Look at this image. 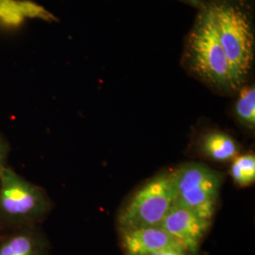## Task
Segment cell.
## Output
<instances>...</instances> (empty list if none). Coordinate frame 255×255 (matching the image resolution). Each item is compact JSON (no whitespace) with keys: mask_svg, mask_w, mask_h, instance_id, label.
<instances>
[{"mask_svg":"<svg viewBox=\"0 0 255 255\" xmlns=\"http://www.w3.org/2000/svg\"><path fill=\"white\" fill-rule=\"evenodd\" d=\"M173 172L176 203L212 221L219 204L222 174L199 163L182 164Z\"/></svg>","mask_w":255,"mask_h":255,"instance_id":"5","label":"cell"},{"mask_svg":"<svg viewBox=\"0 0 255 255\" xmlns=\"http://www.w3.org/2000/svg\"><path fill=\"white\" fill-rule=\"evenodd\" d=\"M212 221L202 219L190 210L174 205L165 216L161 226L183 248L198 255Z\"/></svg>","mask_w":255,"mask_h":255,"instance_id":"6","label":"cell"},{"mask_svg":"<svg viewBox=\"0 0 255 255\" xmlns=\"http://www.w3.org/2000/svg\"><path fill=\"white\" fill-rule=\"evenodd\" d=\"M219 40L228 59L237 89L251 72L255 60V35L246 10L228 1L213 5Z\"/></svg>","mask_w":255,"mask_h":255,"instance_id":"3","label":"cell"},{"mask_svg":"<svg viewBox=\"0 0 255 255\" xmlns=\"http://www.w3.org/2000/svg\"><path fill=\"white\" fill-rule=\"evenodd\" d=\"M176 204L173 171L158 174L134 192L119 210L118 228L161 226L167 213Z\"/></svg>","mask_w":255,"mask_h":255,"instance_id":"4","label":"cell"},{"mask_svg":"<svg viewBox=\"0 0 255 255\" xmlns=\"http://www.w3.org/2000/svg\"><path fill=\"white\" fill-rule=\"evenodd\" d=\"M9 150L10 147L8 140L0 133V171L6 166Z\"/></svg>","mask_w":255,"mask_h":255,"instance_id":"12","label":"cell"},{"mask_svg":"<svg viewBox=\"0 0 255 255\" xmlns=\"http://www.w3.org/2000/svg\"><path fill=\"white\" fill-rule=\"evenodd\" d=\"M4 231H5V230L2 228V226H1V224H0V234H1V233H3Z\"/></svg>","mask_w":255,"mask_h":255,"instance_id":"15","label":"cell"},{"mask_svg":"<svg viewBox=\"0 0 255 255\" xmlns=\"http://www.w3.org/2000/svg\"><path fill=\"white\" fill-rule=\"evenodd\" d=\"M237 119L250 130L255 128V88L247 85L241 88L235 106Z\"/></svg>","mask_w":255,"mask_h":255,"instance_id":"10","label":"cell"},{"mask_svg":"<svg viewBox=\"0 0 255 255\" xmlns=\"http://www.w3.org/2000/svg\"><path fill=\"white\" fill-rule=\"evenodd\" d=\"M231 176L241 187L252 185L255 181V156L250 152L237 155L232 161Z\"/></svg>","mask_w":255,"mask_h":255,"instance_id":"11","label":"cell"},{"mask_svg":"<svg viewBox=\"0 0 255 255\" xmlns=\"http://www.w3.org/2000/svg\"><path fill=\"white\" fill-rule=\"evenodd\" d=\"M49 242L35 226L9 229L0 234V255H48Z\"/></svg>","mask_w":255,"mask_h":255,"instance_id":"8","label":"cell"},{"mask_svg":"<svg viewBox=\"0 0 255 255\" xmlns=\"http://www.w3.org/2000/svg\"><path fill=\"white\" fill-rule=\"evenodd\" d=\"M185 60L192 72L213 88L237 90L228 59L219 40L213 6L203 9L188 37Z\"/></svg>","mask_w":255,"mask_h":255,"instance_id":"1","label":"cell"},{"mask_svg":"<svg viewBox=\"0 0 255 255\" xmlns=\"http://www.w3.org/2000/svg\"><path fill=\"white\" fill-rule=\"evenodd\" d=\"M199 146L200 152L204 157L219 163L232 162L239 153L236 140L221 130H210L204 133Z\"/></svg>","mask_w":255,"mask_h":255,"instance_id":"9","label":"cell"},{"mask_svg":"<svg viewBox=\"0 0 255 255\" xmlns=\"http://www.w3.org/2000/svg\"><path fill=\"white\" fill-rule=\"evenodd\" d=\"M149 255H195L190 253L188 250L185 248L177 245V246L169 247L164 250H161L159 252H156L154 254H151Z\"/></svg>","mask_w":255,"mask_h":255,"instance_id":"13","label":"cell"},{"mask_svg":"<svg viewBox=\"0 0 255 255\" xmlns=\"http://www.w3.org/2000/svg\"><path fill=\"white\" fill-rule=\"evenodd\" d=\"M186 1H188L189 3H191V4H193V5H199L200 4V1L201 0H186Z\"/></svg>","mask_w":255,"mask_h":255,"instance_id":"14","label":"cell"},{"mask_svg":"<svg viewBox=\"0 0 255 255\" xmlns=\"http://www.w3.org/2000/svg\"><path fill=\"white\" fill-rule=\"evenodd\" d=\"M51 208L52 202L45 189L7 165L0 171V224L5 231L35 226Z\"/></svg>","mask_w":255,"mask_h":255,"instance_id":"2","label":"cell"},{"mask_svg":"<svg viewBox=\"0 0 255 255\" xmlns=\"http://www.w3.org/2000/svg\"><path fill=\"white\" fill-rule=\"evenodd\" d=\"M119 244L125 255H149L180 245L162 226L119 230Z\"/></svg>","mask_w":255,"mask_h":255,"instance_id":"7","label":"cell"}]
</instances>
